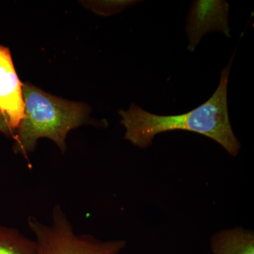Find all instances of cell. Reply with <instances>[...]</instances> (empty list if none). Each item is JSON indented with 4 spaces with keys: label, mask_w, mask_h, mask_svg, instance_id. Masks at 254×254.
I'll use <instances>...</instances> for the list:
<instances>
[{
    "label": "cell",
    "mask_w": 254,
    "mask_h": 254,
    "mask_svg": "<svg viewBox=\"0 0 254 254\" xmlns=\"http://www.w3.org/2000/svg\"><path fill=\"white\" fill-rule=\"evenodd\" d=\"M233 57L222 70L218 88L210 99L189 113L162 116L148 113L134 103L128 110H120L121 124L126 128L125 139L146 148L159 133L185 130L211 138L236 157L241 144L232 131L227 108V85Z\"/></svg>",
    "instance_id": "obj_1"
},
{
    "label": "cell",
    "mask_w": 254,
    "mask_h": 254,
    "mask_svg": "<svg viewBox=\"0 0 254 254\" xmlns=\"http://www.w3.org/2000/svg\"><path fill=\"white\" fill-rule=\"evenodd\" d=\"M24 117L15 133L13 150L24 157L36 148L40 138H48L62 151L66 135L86 123L87 106L47 93L29 83H23Z\"/></svg>",
    "instance_id": "obj_2"
},
{
    "label": "cell",
    "mask_w": 254,
    "mask_h": 254,
    "mask_svg": "<svg viewBox=\"0 0 254 254\" xmlns=\"http://www.w3.org/2000/svg\"><path fill=\"white\" fill-rule=\"evenodd\" d=\"M28 225L34 234L37 254H119L124 240L102 241L89 235H78L60 205L53 210L51 224L29 217Z\"/></svg>",
    "instance_id": "obj_3"
},
{
    "label": "cell",
    "mask_w": 254,
    "mask_h": 254,
    "mask_svg": "<svg viewBox=\"0 0 254 254\" xmlns=\"http://www.w3.org/2000/svg\"><path fill=\"white\" fill-rule=\"evenodd\" d=\"M228 13L229 4L225 1H193L187 21L189 50L193 51L202 37L210 32H222L230 37Z\"/></svg>",
    "instance_id": "obj_4"
},
{
    "label": "cell",
    "mask_w": 254,
    "mask_h": 254,
    "mask_svg": "<svg viewBox=\"0 0 254 254\" xmlns=\"http://www.w3.org/2000/svg\"><path fill=\"white\" fill-rule=\"evenodd\" d=\"M22 88L9 48L0 46V110L15 133L24 117Z\"/></svg>",
    "instance_id": "obj_5"
},
{
    "label": "cell",
    "mask_w": 254,
    "mask_h": 254,
    "mask_svg": "<svg viewBox=\"0 0 254 254\" xmlns=\"http://www.w3.org/2000/svg\"><path fill=\"white\" fill-rule=\"evenodd\" d=\"M213 254H254V233L242 227L220 230L210 240Z\"/></svg>",
    "instance_id": "obj_6"
},
{
    "label": "cell",
    "mask_w": 254,
    "mask_h": 254,
    "mask_svg": "<svg viewBox=\"0 0 254 254\" xmlns=\"http://www.w3.org/2000/svg\"><path fill=\"white\" fill-rule=\"evenodd\" d=\"M0 254H37L36 240L16 229L0 225Z\"/></svg>",
    "instance_id": "obj_7"
},
{
    "label": "cell",
    "mask_w": 254,
    "mask_h": 254,
    "mask_svg": "<svg viewBox=\"0 0 254 254\" xmlns=\"http://www.w3.org/2000/svg\"><path fill=\"white\" fill-rule=\"evenodd\" d=\"M0 132L4 133L6 136L14 138L15 132L11 129L7 118L1 110H0Z\"/></svg>",
    "instance_id": "obj_8"
}]
</instances>
